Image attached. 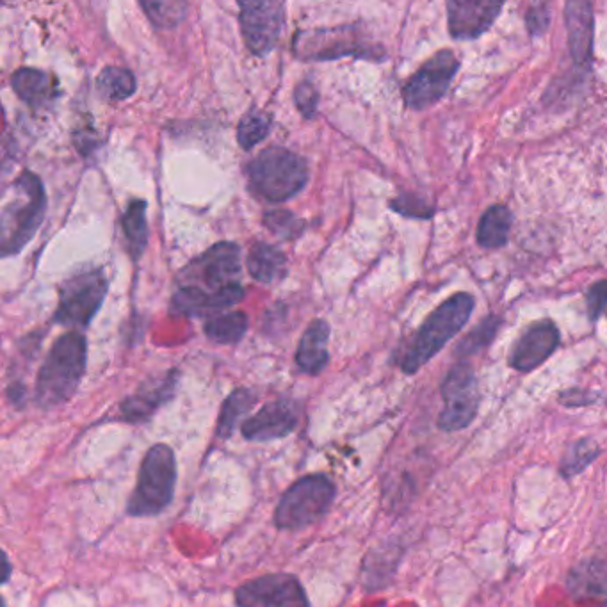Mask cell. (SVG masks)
<instances>
[{
    "label": "cell",
    "instance_id": "cell-1",
    "mask_svg": "<svg viewBox=\"0 0 607 607\" xmlns=\"http://www.w3.org/2000/svg\"><path fill=\"white\" fill-rule=\"evenodd\" d=\"M47 209V196L40 177L24 171L4 193L0 216L2 257H11L33 241Z\"/></svg>",
    "mask_w": 607,
    "mask_h": 607
},
{
    "label": "cell",
    "instance_id": "cell-2",
    "mask_svg": "<svg viewBox=\"0 0 607 607\" xmlns=\"http://www.w3.org/2000/svg\"><path fill=\"white\" fill-rule=\"evenodd\" d=\"M88 362V342L81 332L61 335L50 348L36 378L34 399L43 410L65 405L79 389Z\"/></svg>",
    "mask_w": 607,
    "mask_h": 607
},
{
    "label": "cell",
    "instance_id": "cell-3",
    "mask_svg": "<svg viewBox=\"0 0 607 607\" xmlns=\"http://www.w3.org/2000/svg\"><path fill=\"white\" fill-rule=\"evenodd\" d=\"M476 301L467 292H458L435 308L428 319L415 333L410 346L401 358V369L405 374H415L429 360L437 357L449 340L462 332L474 312Z\"/></svg>",
    "mask_w": 607,
    "mask_h": 607
},
{
    "label": "cell",
    "instance_id": "cell-4",
    "mask_svg": "<svg viewBox=\"0 0 607 607\" xmlns=\"http://www.w3.org/2000/svg\"><path fill=\"white\" fill-rule=\"evenodd\" d=\"M253 193L266 202L280 203L300 195L308 182V166L303 157L284 146L262 150L246 168Z\"/></svg>",
    "mask_w": 607,
    "mask_h": 607
},
{
    "label": "cell",
    "instance_id": "cell-5",
    "mask_svg": "<svg viewBox=\"0 0 607 607\" xmlns=\"http://www.w3.org/2000/svg\"><path fill=\"white\" fill-rule=\"evenodd\" d=\"M179 478L177 456L166 444L150 447L139 467L138 485L127 502L130 517H155L173 502Z\"/></svg>",
    "mask_w": 607,
    "mask_h": 607
},
{
    "label": "cell",
    "instance_id": "cell-6",
    "mask_svg": "<svg viewBox=\"0 0 607 607\" xmlns=\"http://www.w3.org/2000/svg\"><path fill=\"white\" fill-rule=\"evenodd\" d=\"M337 486L323 474L305 476L282 495L275 511V524L284 531L312 526L332 508Z\"/></svg>",
    "mask_w": 607,
    "mask_h": 607
},
{
    "label": "cell",
    "instance_id": "cell-7",
    "mask_svg": "<svg viewBox=\"0 0 607 607\" xmlns=\"http://www.w3.org/2000/svg\"><path fill=\"white\" fill-rule=\"evenodd\" d=\"M107 278L104 271L91 269L68 278L59 291L54 321L66 328H86L106 300Z\"/></svg>",
    "mask_w": 607,
    "mask_h": 607
},
{
    "label": "cell",
    "instance_id": "cell-8",
    "mask_svg": "<svg viewBox=\"0 0 607 607\" xmlns=\"http://www.w3.org/2000/svg\"><path fill=\"white\" fill-rule=\"evenodd\" d=\"M294 52L298 59L305 61H330L344 56L385 59V50L380 45L367 43L355 27L296 34Z\"/></svg>",
    "mask_w": 607,
    "mask_h": 607
},
{
    "label": "cell",
    "instance_id": "cell-9",
    "mask_svg": "<svg viewBox=\"0 0 607 607\" xmlns=\"http://www.w3.org/2000/svg\"><path fill=\"white\" fill-rule=\"evenodd\" d=\"M241 248L235 243H218L196 257L187 268L182 269L180 285H191L202 291L221 292L241 285Z\"/></svg>",
    "mask_w": 607,
    "mask_h": 607
},
{
    "label": "cell",
    "instance_id": "cell-10",
    "mask_svg": "<svg viewBox=\"0 0 607 607\" xmlns=\"http://www.w3.org/2000/svg\"><path fill=\"white\" fill-rule=\"evenodd\" d=\"M444 410L438 415V428L446 433L469 428L479 410V385L469 362H458L442 381Z\"/></svg>",
    "mask_w": 607,
    "mask_h": 607
},
{
    "label": "cell",
    "instance_id": "cell-11",
    "mask_svg": "<svg viewBox=\"0 0 607 607\" xmlns=\"http://www.w3.org/2000/svg\"><path fill=\"white\" fill-rule=\"evenodd\" d=\"M460 70V61L453 50H440L435 56L413 73L403 88V98L408 109L424 111L435 106L446 97L456 73Z\"/></svg>",
    "mask_w": 607,
    "mask_h": 607
},
{
    "label": "cell",
    "instance_id": "cell-12",
    "mask_svg": "<svg viewBox=\"0 0 607 607\" xmlns=\"http://www.w3.org/2000/svg\"><path fill=\"white\" fill-rule=\"evenodd\" d=\"M237 607H310L307 591L292 574L262 575L235 590Z\"/></svg>",
    "mask_w": 607,
    "mask_h": 607
},
{
    "label": "cell",
    "instance_id": "cell-13",
    "mask_svg": "<svg viewBox=\"0 0 607 607\" xmlns=\"http://www.w3.org/2000/svg\"><path fill=\"white\" fill-rule=\"evenodd\" d=\"M241 31L253 56L266 57L275 49L284 31L285 6L282 2H241Z\"/></svg>",
    "mask_w": 607,
    "mask_h": 607
},
{
    "label": "cell",
    "instance_id": "cell-14",
    "mask_svg": "<svg viewBox=\"0 0 607 607\" xmlns=\"http://www.w3.org/2000/svg\"><path fill=\"white\" fill-rule=\"evenodd\" d=\"M501 0H451L447 2V25L454 40H478L501 15Z\"/></svg>",
    "mask_w": 607,
    "mask_h": 607
},
{
    "label": "cell",
    "instance_id": "cell-15",
    "mask_svg": "<svg viewBox=\"0 0 607 607\" xmlns=\"http://www.w3.org/2000/svg\"><path fill=\"white\" fill-rule=\"evenodd\" d=\"M561 333L551 319H543L527 326L526 332L518 337L510 353V365L518 373H531L536 367L549 360L558 349Z\"/></svg>",
    "mask_w": 607,
    "mask_h": 607
},
{
    "label": "cell",
    "instance_id": "cell-16",
    "mask_svg": "<svg viewBox=\"0 0 607 607\" xmlns=\"http://www.w3.org/2000/svg\"><path fill=\"white\" fill-rule=\"evenodd\" d=\"M300 424L298 406L289 399H276L253 413L241 426L243 437L251 442H269L291 435Z\"/></svg>",
    "mask_w": 607,
    "mask_h": 607
},
{
    "label": "cell",
    "instance_id": "cell-17",
    "mask_svg": "<svg viewBox=\"0 0 607 607\" xmlns=\"http://www.w3.org/2000/svg\"><path fill=\"white\" fill-rule=\"evenodd\" d=\"M244 298L243 285H235L227 291L207 292L191 287V285H180L177 292L171 298V314L182 317H202L218 314L221 310L234 307Z\"/></svg>",
    "mask_w": 607,
    "mask_h": 607
},
{
    "label": "cell",
    "instance_id": "cell-18",
    "mask_svg": "<svg viewBox=\"0 0 607 607\" xmlns=\"http://www.w3.org/2000/svg\"><path fill=\"white\" fill-rule=\"evenodd\" d=\"M565 20L568 29V49L575 66L590 72L593 61V6L588 0H568L565 4Z\"/></svg>",
    "mask_w": 607,
    "mask_h": 607
},
{
    "label": "cell",
    "instance_id": "cell-19",
    "mask_svg": "<svg viewBox=\"0 0 607 607\" xmlns=\"http://www.w3.org/2000/svg\"><path fill=\"white\" fill-rule=\"evenodd\" d=\"M179 383V373L170 371L157 378L145 381L136 394L127 397L123 401L120 410H122L123 419L127 422H145L150 419L164 403H168Z\"/></svg>",
    "mask_w": 607,
    "mask_h": 607
},
{
    "label": "cell",
    "instance_id": "cell-20",
    "mask_svg": "<svg viewBox=\"0 0 607 607\" xmlns=\"http://www.w3.org/2000/svg\"><path fill=\"white\" fill-rule=\"evenodd\" d=\"M567 586L574 599L607 604V561L586 559L577 563L568 574Z\"/></svg>",
    "mask_w": 607,
    "mask_h": 607
},
{
    "label": "cell",
    "instance_id": "cell-21",
    "mask_svg": "<svg viewBox=\"0 0 607 607\" xmlns=\"http://www.w3.org/2000/svg\"><path fill=\"white\" fill-rule=\"evenodd\" d=\"M328 340H330V324L323 319H316L308 324L296 351V364L303 373L310 376L323 373L324 367L330 362Z\"/></svg>",
    "mask_w": 607,
    "mask_h": 607
},
{
    "label": "cell",
    "instance_id": "cell-22",
    "mask_svg": "<svg viewBox=\"0 0 607 607\" xmlns=\"http://www.w3.org/2000/svg\"><path fill=\"white\" fill-rule=\"evenodd\" d=\"M11 86L20 100L27 106L43 107L52 98L56 97V84L49 73L34 70V68H20L11 77Z\"/></svg>",
    "mask_w": 607,
    "mask_h": 607
},
{
    "label": "cell",
    "instance_id": "cell-23",
    "mask_svg": "<svg viewBox=\"0 0 607 607\" xmlns=\"http://www.w3.org/2000/svg\"><path fill=\"white\" fill-rule=\"evenodd\" d=\"M246 268L253 276V280H257L260 284L271 285L285 275L287 259H285L284 251L278 250L275 246L255 243L248 253Z\"/></svg>",
    "mask_w": 607,
    "mask_h": 607
},
{
    "label": "cell",
    "instance_id": "cell-24",
    "mask_svg": "<svg viewBox=\"0 0 607 607\" xmlns=\"http://www.w3.org/2000/svg\"><path fill=\"white\" fill-rule=\"evenodd\" d=\"M511 223L513 214L506 205H492L479 219L476 234L479 246L485 250H497L506 246L510 239Z\"/></svg>",
    "mask_w": 607,
    "mask_h": 607
},
{
    "label": "cell",
    "instance_id": "cell-25",
    "mask_svg": "<svg viewBox=\"0 0 607 607\" xmlns=\"http://www.w3.org/2000/svg\"><path fill=\"white\" fill-rule=\"evenodd\" d=\"M145 200H132L123 214L122 227L132 259L138 260L148 244V219Z\"/></svg>",
    "mask_w": 607,
    "mask_h": 607
},
{
    "label": "cell",
    "instance_id": "cell-26",
    "mask_svg": "<svg viewBox=\"0 0 607 607\" xmlns=\"http://www.w3.org/2000/svg\"><path fill=\"white\" fill-rule=\"evenodd\" d=\"M248 326L250 321L244 312H228L223 316L212 317L211 321L205 324V335L216 344L234 346L243 340Z\"/></svg>",
    "mask_w": 607,
    "mask_h": 607
},
{
    "label": "cell",
    "instance_id": "cell-27",
    "mask_svg": "<svg viewBox=\"0 0 607 607\" xmlns=\"http://www.w3.org/2000/svg\"><path fill=\"white\" fill-rule=\"evenodd\" d=\"M255 403V394L248 389H237L225 399L221 413H219L218 435L221 438H230L239 421L250 412Z\"/></svg>",
    "mask_w": 607,
    "mask_h": 607
},
{
    "label": "cell",
    "instance_id": "cell-28",
    "mask_svg": "<svg viewBox=\"0 0 607 607\" xmlns=\"http://www.w3.org/2000/svg\"><path fill=\"white\" fill-rule=\"evenodd\" d=\"M97 86L102 97L122 102L136 93L138 82L130 70L107 66L106 70L98 75Z\"/></svg>",
    "mask_w": 607,
    "mask_h": 607
},
{
    "label": "cell",
    "instance_id": "cell-29",
    "mask_svg": "<svg viewBox=\"0 0 607 607\" xmlns=\"http://www.w3.org/2000/svg\"><path fill=\"white\" fill-rule=\"evenodd\" d=\"M602 454L599 444L593 438H581L568 447L567 453L561 458V476L574 478L590 467Z\"/></svg>",
    "mask_w": 607,
    "mask_h": 607
},
{
    "label": "cell",
    "instance_id": "cell-30",
    "mask_svg": "<svg viewBox=\"0 0 607 607\" xmlns=\"http://www.w3.org/2000/svg\"><path fill=\"white\" fill-rule=\"evenodd\" d=\"M501 324V317L494 316V314L485 317L472 332L463 337L462 342L456 348V355L458 357H472L479 351L488 348L492 344V340L495 339L497 332H499Z\"/></svg>",
    "mask_w": 607,
    "mask_h": 607
},
{
    "label": "cell",
    "instance_id": "cell-31",
    "mask_svg": "<svg viewBox=\"0 0 607 607\" xmlns=\"http://www.w3.org/2000/svg\"><path fill=\"white\" fill-rule=\"evenodd\" d=\"M271 116L259 109H253L248 114H244L243 120L237 127V141L243 146L244 150H251L253 146L259 145L260 141L268 138L271 132Z\"/></svg>",
    "mask_w": 607,
    "mask_h": 607
},
{
    "label": "cell",
    "instance_id": "cell-32",
    "mask_svg": "<svg viewBox=\"0 0 607 607\" xmlns=\"http://www.w3.org/2000/svg\"><path fill=\"white\" fill-rule=\"evenodd\" d=\"M148 20L159 29H171L186 18V2H141Z\"/></svg>",
    "mask_w": 607,
    "mask_h": 607
},
{
    "label": "cell",
    "instance_id": "cell-33",
    "mask_svg": "<svg viewBox=\"0 0 607 607\" xmlns=\"http://www.w3.org/2000/svg\"><path fill=\"white\" fill-rule=\"evenodd\" d=\"M266 227L282 239H294L303 230V221L289 211H269L264 216Z\"/></svg>",
    "mask_w": 607,
    "mask_h": 607
},
{
    "label": "cell",
    "instance_id": "cell-34",
    "mask_svg": "<svg viewBox=\"0 0 607 607\" xmlns=\"http://www.w3.org/2000/svg\"><path fill=\"white\" fill-rule=\"evenodd\" d=\"M390 207L406 218L429 219L435 216V205L412 193L397 196L390 203Z\"/></svg>",
    "mask_w": 607,
    "mask_h": 607
},
{
    "label": "cell",
    "instance_id": "cell-35",
    "mask_svg": "<svg viewBox=\"0 0 607 607\" xmlns=\"http://www.w3.org/2000/svg\"><path fill=\"white\" fill-rule=\"evenodd\" d=\"M551 22L552 11L547 2H535V4H531V8L527 9V31L533 38H540L547 33V29L551 27Z\"/></svg>",
    "mask_w": 607,
    "mask_h": 607
},
{
    "label": "cell",
    "instance_id": "cell-36",
    "mask_svg": "<svg viewBox=\"0 0 607 607\" xmlns=\"http://www.w3.org/2000/svg\"><path fill=\"white\" fill-rule=\"evenodd\" d=\"M294 100L296 107L305 118H314L317 113V102H319V93H317L316 84L312 81H303L296 86L294 90Z\"/></svg>",
    "mask_w": 607,
    "mask_h": 607
},
{
    "label": "cell",
    "instance_id": "cell-37",
    "mask_svg": "<svg viewBox=\"0 0 607 607\" xmlns=\"http://www.w3.org/2000/svg\"><path fill=\"white\" fill-rule=\"evenodd\" d=\"M586 307L591 321H597L602 316V312L607 308V280H600L591 285L586 292Z\"/></svg>",
    "mask_w": 607,
    "mask_h": 607
},
{
    "label": "cell",
    "instance_id": "cell-38",
    "mask_svg": "<svg viewBox=\"0 0 607 607\" xmlns=\"http://www.w3.org/2000/svg\"><path fill=\"white\" fill-rule=\"evenodd\" d=\"M595 394L593 392H588V390H565L561 396H559V403H563V405L568 406V408H575V406H586L593 403L595 399Z\"/></svg>",
    "mask_w": 607,
    "mask_h": 607
},
{
    "label": "cell",
    "instance_id": "cell-39",
    "mask_svg": "<svg viewBox=\"0 0 607 607\" xmlns=\"http://www.w3.org/2000/svg\"><path fill=\"white\" fill-rule=\"evenodd\" d=\"M9 572H11V565H9L8 556L4 554V574H2V583H8Z\"/></svg>",
    "mask_w": 607,
    "mask_h": 607
}]
</instances>
